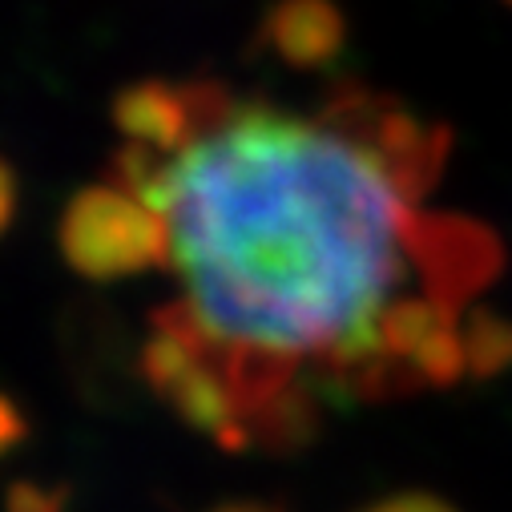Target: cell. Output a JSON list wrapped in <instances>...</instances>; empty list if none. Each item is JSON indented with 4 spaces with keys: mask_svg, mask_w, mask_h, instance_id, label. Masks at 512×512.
<instances>
[{
    "mask_svg": "<svg viewBox=\"0 0 512 512\" xmlns=\"http://www.w3.org/2000/svg\"><path fill=\"white\" fill-rule=\"evenodd\" d=\"M69 488L65 484H37V480H13L5 492V512H65Z\"/></svg>",
    "mask_w": 512,
    "mask_h": 512,
    "instance_id": "obj_7",
    "label": "cell"
},
{
    "mask_svg": "<svg viewBox=\"0 0 512 512\" xmlns=\"http://www.w3.org/2000/svg\"><path fill=\"white\" fill-rule=\"evenodd\" d=\"M464 351H468V375L492 379L512 367V323L488 311H468L464 319Z\"/></svg>",
    "mask_w": 512,
    "mask_h": 512,
    "instance_id": "obj_6",
    "label": "cell"
},
{
    "mask_svg": "<svg viewBox=\"0 0 512 512\" xmlns=\"http://www.w3.org/2000/svg\"><path fill=\"white\" fill-rule=\"evenodd\" d=\"M57 242L65 263L97 283L130 279L154 267L166 271L170 263L166 218L117 182L77 190L61 214Z\"/></svg>",
    "mask_w": 512,
    "mask_h": 512,
    "instance_id": "obj_3",
    "label": "cell"
},
{
    "mask_svg": "<svg viewBox=\"0 0 512 512\" xmlns=\"http://www.w3.org/2000/svg\"><path fill=\"white\" fill-rule=\"evenodd\" d=\"M363 512H456V508L448 500L432 496V492H400V496H388V500H375Z\"/></svg>",
    "mask_w": 512,
    "mask_h": 512,
    "instance_id": "obj_9",
    "label": "cell"
},
{
    "mask_svg": "<svg viewBox=\"0 0 512 512\" xmlns=\"http://www.w3.org/2000/svg\"><path fill=\"white\" fill-rule=\"evenodd\" d=\"M206 512H283L279 504H267V500H222Z\"/></svg>",
    "mask_w": 512,
    "mask_h": 512,
    "instance_id": "obj_11",
    "label": "cell"
},
{
    "mask_svg": "<svg viewBox=\"0 0 512 512\" xmlns=\"http://www.w3.org/2000/svg\"><path fill=\"white\" fill-rule=\"evenodd\" d=\"M17 198H21L17 174H13V166L5 158H0V234H5L13 226V218H17Z\"/></svg>",
    "mask_w": 512,
    "mask_h": 512,
    "instance_id": "obj_10",
    "label": "cell"
},
{
    "mask_svg": "<svg viewBox=\"0 0 512 512\" xmlns=\"http://www.w3.org/2000/svg\"><path fill=\"white\" fill-rule=\"evenodd\" d=\"M226 93L230 89L222 81H210V77L134 81L113 97V125H117V134L125 142L174 154L202 130V121L226 101Z\"/></svg>",
    "mask_w": 512,
    "mask_h": 512,
    "instance_id": "obj_4",
    "label": "cell"
},
{
    "mask_svg": "<svg viewBox=\"0 0 512 512\" xmlns=\"http://www.w3.org/2000/svg\"><path fill=\"white\" fill-rule=\"evenodd\" d=\"M452 134L339 85L315 117L226 101L174 154L125 142L109 182L170 230L182 315L238 396L250 440L295 452L319 428L303 367L355 400L396 396L379 327L420 279V198Z\"/></svg>",
    "mask_w": 512,
    "mask_h": 512,
    "instance_id": "obj_1",
    "label": "cell"
},
{
    "mask_svg": "<svg viewBox=\"0 0 512 512\" xmlns=\"http://www.w3.org/2000/svg\"><path fill=\"white\" fill-rule=\"evenodd\" d=\"M25 436H29V420H25V412L17 408L13 396L0 392V460H5L13 448H21Z\"/></svg>",
    "mask_w": 512,
    "mask_h": 512,
    "instance_id": "obj_8",
    "label": "cell"
},
{
    "mask_svg": "<svg viewBox=\"0 0 512 512\" xmlns=\"http://www.w3.org/2000/svg\"><path fill=\"white\" fill-rule=\"evenodd\" d=\"M138 371L146 388L162 404H170V412L182 424L210 436L218 448L246 452L254 444L234 388L178 303H166L150 315V335L142 343Z\"/></svg>",
    "mask_w": 512,
    "mask_h": 512,
    "instance_id": "obj_2",
    "label": "cell"
},
{
    "mask_svg": "<svg viewBox=\"0 0 512 512\" xmlns=\"http://www.w3.org/2000/svg\"><path fill=\"white\" fill-rule=\"evenodd\" d=\"M263 45L291 69H327L347 45L335 0H275L263 17Z\"/></svg>",
    "mask_w": 512,
    "mask_h": 512,
    "instance_id": "obj_5",
    "label": "cell"
}]
</instances>
